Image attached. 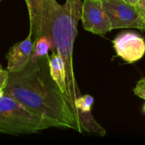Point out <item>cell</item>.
<instances>
[{"instance_id": "9", "label": "cell", "mask_w": 145, "mask_h": 145, "mask_svg": "<svg viewBox=\"0 0 145 145\" xmlns=\"http://www.w3.org/2000/svg\"><path fill=\"white\" fill-rule=\"evenodd\" d=\"M48 62L51 77L56 82L61 91L66 95V73L63 59L57 52H52V55H49Z\"/></svg>"}, {"instance_id": "3", "label": "cell", "mask_w": 145, "mask_h": 145, "mask_svg": "<svg viewBox=\"0 0 145 145\" xmlns=\"http://www.w3.org/2000/svg\"><path fill=\"white\" fill-rule=\"evenodd\" d=\"M51 127L44 118L4 93L0 97V133L32 134Z\"/></svg>"}, {"instance_id": "11", "label": "cell", "mask_w": 145, "mask_h": 145, "mask_svg": "<svg viewBox=\"0 0 145 145\" xmlns=\"http://www.w3.org/2000/svg\"><path fill=\"white\" fill-rule=\"evenodd\" d=\"M133 92L135 95L145 100V77L138 81L133 89Z\"/></svg>"}, {"instance_id": "2", "label": "cell", "mask_w": 145, "mask_h": 145, "mask_svg": "<svg viewBox=\"0 0 145 145\" xmlns=\"http://www.w3.org/2000/svg\"><path fill=\"white\" fill-rule=\"evenodd\" d=\"M28 8L32 39L45 35L52 41L54 52L65 63L66 95L79 123L75 101L82 96L75 78L73 49L77 34V24L82 11L81 0H67L61 5L56 0H24Z\"/></svg>"}, {"instance_id": "14", "label": "cell", "mask_w": 145, "mask_h": 145, "mask_svg": "<svg viewBox=\"0 0 145 145\" xmlns=\"http://www.w3.org/2000/svg\"><path fill=\"white\" fill-rule=\"evenodd\" d=\"M123 1H124L125 2L127 3V4H130V5L132 6H135L136 4H137V2L139 1V0H123Z\"/></svg>"}, {"instance_id": "5", "label": "cell", "mask_w": 145, "mask_h": 145, "mask_svg": "<svg viewBox=\"0 0 145 145\" xmlns=\"http://www.w3.org/2000/svg\"><path fill=\"white\" fill-rule=\"evenodd\" d=\"M80 19L83 28L96 35L104 36L112 30L110 20L103 9L101 0H84Z\"/></svg>"}, {"instance_id": "1", "label": "cell", "mask_w": 145, "mask_h": 145, "mask_svg": "<svg viewBox=\"0 0 145 145\" xmlns=\"http://www.w3.org/2000/svg\"><path fill=\"white\" fill-rule=\"evenodd\" d=\"M48 59L49 54L30 59L22 70L9 73L4 93L45 119L51 127L82 134L69 99L51 77Z\"/></svg>"}, {"instance_id": "4", "label": "cell", "mask_w": 145, "mask_h": 145, "mask_svg": "<svg viewBox=\"0 0 145 145\" xmlns=\"http://www.w3.org/2000/svg\"><path fill=\"white\" fill-rule=\"evenodd\" d=\"M101 3L110 20L112 30L134 28L145 31V24L135 7L123 0H101Z\"/></svg>"}, {"instance_id": "15", "label": "cell", "mask_w": 145, "mask_h": 145, "mask_svg": "<svg viewBox=\"0 0 145 145\" xmlns=\"http://www.w3.org/2000/svg\"><path fill=\"white\" fill-rule=\"evenodd\" d=\"M4 94V90H3V89H0V97H1V96H2Z\"/></svg>"}, {"instance_id": "8", "label": "cell", "mask_w": 145, "mask_h": 145, "mask_svg": "<svg viewBox=\"0 0 145 145\" xmlns=\"http://www.w3.org/2000/svg\"><path fill=\"white\" fill-rule=\"evenodd\" d=\"M93 102L94 99L89 94L80 96L75 101V108L78 114L79 126L82 132V129L91 127L96 122L91 113Z\"/></svg>"}, {"instance_id": "7", "label": "cell", "mask_w": 145, "mask_h": 145, "mask_svg": "<svg viewBox=\"0 0 145 145\" xmlns=\"http://www.w3.org/2000/svg\"><path fill=\"white\" fill-rule=\"evenodd\" d=\"M34 48L31 33L25 40L17 42L8 50L6 58L8 62L7 70L9 73L22 70L29 62Z\"/></svg>"}, {"instance_id": "18", "label": "cell", "mask_w": 145, "mask_h": 145, "mask_svg": "<svg viewBox=\"0 0 145 145\" xmlns=\"http://www.w3.org/2000/svg\"><path fill=\"white\" fill-rule=\"evenodd\" d=\"M1 1H2V0H0V2H1Z\"/></svg>"}, {"instance_id": "10", "label": "cell", "mask_w": 145, "mask_h": 145, "mask_svg": "<svg viewBox=\"0 0 145 145\" xmlns=\"http://www.w3.org/2000/svg\"><path fill=\"white\" fill-rule=\"evenodd\" d=\"M32 40L34 41L33 50L31 57V59L32 60L48 55L49 50L52 51V52H54L52 41L48 37L42 35Z\"/></svg>"}, {"instance_id": "16", "label": "cell", "mask_w": 145, "mask_h": 145, "mask_svg": "<svg viewBox=\"0 0 145 145\" xmlns=\"http://www.w3.org/2000/svg\"><path fill=\"white\" fill-rule=\"evenodd\" d=\"M143 111H144V113H145V103H144V107H143Z\"/></svg>"}, {"instance_id": "13", "label": "cell", "mask_w": 145, "mask_h": 145, "mask_svg": "<svg viewBox=\"0 0 145 145\" xmlns=\"http://www.w3.org/2000/svg\"><path fill=\"white\" fill-rule=\"evenodd\" d=\"M135 7L145 24V0H139Z\"/></svg>"}, {"instance_id": "12", "label": "cell", "mask_w": 145, "mask_h": 145, "mask_svg": "<svg viewBox=\"0 0 145 145\" xmlns=\"http://www.w3.org/2000/svg\"><path fill=\"white\" fill-rule=\"evenodd\" d=\"M8 75H9V72L8 71L0 69V89H1L4 90V88L7 86L8 79Z\"/></svg>"}, {"instance_id": "6", "label": "cell", "mask_w": 145, "mask_h": 145, "mask_svg": "<svg viewBox=\"0 0 145 145\" xmlns=\"http://www.w3.org/2000/svg\"><path fill=\"white\" fill-rule=\"evenodd\" d=\"M113 46L118 56L127 63L140 60L145 54V40L133 32H123L116 36Z\"/></svg>"}, {"instance_id": "17", "label": "cell", "mask_w": 145, "mask_h": 145, "mask_svg": "<svg viewBox=\"0 0 145 145\" xmlns=\"http://www.w3.org/2000/svg\"><path fill=\"white\" fill-rule=\"evenodd\" d=\"M0 69H2V66H1V64H0Z\"/></svg>"}]
</instances>
